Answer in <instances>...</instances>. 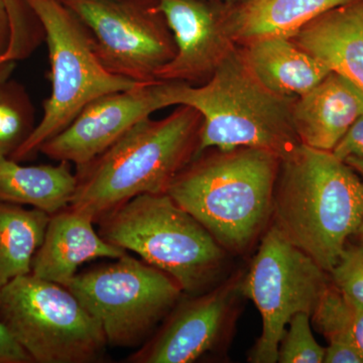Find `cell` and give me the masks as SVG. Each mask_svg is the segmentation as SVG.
I'll return each mask as SVG.
<instances>
[{"label":"cell","instance_id":"14","mask_svg":"<svg viewBox=\"0 0 363 363\" xmlns=\"http://www.w3.org/2000/svg\"><path fill=\"white\" fill-rule=\"evenodd\" d=\"M93 224L92 219L70 207L51 215L30 274L67 288L81 264L99 257L117 259L128 253L104 240Z\"/></svg>","mask_w":363,"mask_h":363},{"label":"cell","instance_id":"4","mask_svg":"<svg viewBox=\"0 0 363 363\" xmlns=\"http://www.w3.org/2000/svg\"><path fill=\"white\" fill-rule=\"evenodd\" d=\"M169 99L201 114L197 156L209 149L255 147L283 160L301 145L293 123L296 98L267 89L236 47L204 84L169 82Z\"/></svg>","mask_w":363,"mask_h":363},{"label":"cell","instance_id":"18","mask_svg":"<svg viewBox=\"0 0 363 363\" xmlns=\"http://www.w3.org/2000/svg\"><path fill=\"white\" fill-rule=\"evenodd\" d=\"M357 0H240L224 2V16L236 44L267 35L291 38L308 23Z\"/></svg>","mask_w":363,"mask_h":363},{"label":"cell","instance_id":"30","mask_svg":"<svg viewBox=\"0 0 363 363\" xmlns=\"http://www.w3.org/2000/svg\"><path fill=\"white\" fill-rule=\"evenodd\" d=\"M344 162L363 177V159L362 157H348Z\"/></svg>","mask_w":363,"mask_h":363},{"label":"cell","instance_id":"21","mask_svg":"<svg viewBox=\"0 0 363 363\" xmlns=\"http://www.w3.org/2000/svg\"><path fill=\"white\" fill-rule=\"evenodd\" d=\"M35 108L23 85L0 84V157H11L35 130Z\"/></svg>","mask_w":363,"mask_h":363},{"label":"cell","instance_id":"12","mask_svg":"<svg viewBox=\"0 0 363 363\" xmlns=\"http://www.w3.org/2000/svg\"><path fill=\"white\" fill-rule=\"evenodd\" d=\"M172 106L168 81L140 83L130 89L95 98L39 152L56 161L84 166L108 149L135 124Z\"/></svg>","mask_w":363,"mask_h":363},{"label":"cell","instance_id":"6","mask_svg":"<svg viewBox=\"0 0 363 363\" xmlns=\"http://www.w3.org/2000/svg\"><path fill=\"white\" fill-rule=\"evenodd\" d=\"M38 16L49 48L52 93L44 114L26 143L9 157L26 161L70 124L95 98L140 83L109 73L100 63L87 28L61 0H26Z\"/></svg>","mask_w":363,"mask_h":363},{"label":"cell","instance_id":"19","mask_svg":"<svg viewBox=\"0 0 363 363\" xmlns=\"http://www.w3.org/2000/svg\"><path fill=\"white\" fill-rule=\"evenodd\" d=\"M76 187L77 178L69 162L28 167L0 157V202L30 205L54 215L70 206Z\"/></svg>","mask_w":363,"mask_h":363},{"label":"cell","instance_id":"16","mask_svg":"<svg viewBox=\"0 0 363 363\" xmlns=\"http://www.w3.org/2000/svg\"><path fill=\"white\" fill-rule=\"evenodd\" d=\"M290 39L363 92V0L327 11Z\"/></svg>","mask_w":363,"mask_h":363},{"label":"cell","instance_id":"9","mask_svg":"<svg viewBox=\"0 0 363 363\" xmlns=\"http://www.w3.org/2000/svg\"><path fill=\"white\" fill-rule=\"evenodd\" d=\"M330 284L329 272L271 224L243 276V295L255 303L262 319V335L250 362H278L279 342L289 322L298 313L312 316Z\"/></svg>","mask_w":363,"mask_h":363},{"label":"cell","instance_id":"31","mask_svg":"<svg viewBox=\"0 0 363 363\" xmlns=\"http://www.w3.org/2000/svg\"><path fill=\"white\" fill-rule=\"evenodd\" d=\"M354 235L357 236L358 240H359V242L363 245V220L359 227H358L357 233H355Z\"/></svg>","mask_w":363,"mask_h":363},{"label":"cell","instance_id":"34","mask_svg":"<svg viewBox=\"0 0 363 363\" xmlns=\"http://www.w3.org/2000/svg\"><path fill=\"white\" fill-rule=\"evenodd\" d=\"M61 1H62V0H61Z\"/></svg>","mask_w":363,"mask_h":363},{"label":"cell","instance_id":"7","mask_svg":"<svg viewBox=\"0 0 363 363\" xmlns=\"http://www.w3.org/2000/svg\"><path fill=\"white\" fill-rule=\"evenodd\" d=\"M0 322L33 362H95L107 345L101 325L68 289L32 274L0 291Z\"/></svg>","mask_w":363,"mask_h":363},{"label":"cell","instance_id":"11","mask_svg":"<svg viewBox=\"0 0 363 363\" xmlns=\"http://www.w3.org/2000/svg\"><path fill=\"white\" fill-rule=\"evenodd\" d=\"M243 276L238 272L205 292L182 297L128 362L190 363L218 348L230 335L245 297Z\"/></svg>","mask_w":363,"mask_h":363},{"label":"cell","instance_id":"33","mask_svg":"<svg viewBox=\"0 0 363 363\" xmlns=\"http://www.w3.org/2000/svg\"><path fill=\"white\" fill-rule=\"evenodd\" d=\"M215 1H217V0H215Z\"/></svg>","mask_w":363,"mask_h":363},{"label":"cell","instance_id":"17","mask_svg":"<svg viewBox=\"0 0 363 363\" xmlns=\"http://www.w3.org/2000/svg\"><path fill=\"white\" fill-rule=\"evenodd\" d=\"M242 44L241 55L253 75L281 96H302L331 72L290 38L267 35Z\"/></svg>","mask_w":363,"mask_h":363},{"label":"cell","instance_id":"13","mask_svg":"<svg viewBox=\"0 0 363 363\" xmlns=\"http://www.w3.org/2000/svg\"><path fill=\"white\" fill-rule=\"evenodd\" d=\"M175 40L176 56L157 73V81L202 85L234 48L223 0H159Z\"/></svg>","mask_w":363,"mask_h":363},{"label":"cell","instance_id":"2","mask_svg":"<svg viewBox=\"0 0 363 363\" xmlns=\"http://www.w3.org/2000/svg\"><path fill=\"white\" fill-rule=\"evenodd\" d=\"M202 116L187 105L160 121L147 117L92 161L78 167L70 207L97 223L136 196L166 193L197 156Z\"/></svg>","mask_w":363,"mask_h":363},{"label":"cell","instance_id":"20","mask_svg":"<svg viewBox=\"0 0 363 363\" xmlns=\"http://www.w3.org/2000/svg\"><path fill=\"white\" fill-rule=\"evenodd\" d=\"M51 215L42 210L0 202V291L32 272Z\"/></svg>","mask_w":363,"mask_h":363},{"label":"cell","instance_id":"22","mask_svg":"<svg viewBox=\"0 0 363 363\" xmlns=\"http://www.w3.org/2000/svg\"><path fill=\"white\" fill-rule=\"evenodd\" d=\"M311 316L298 313L289 322V329L279 346L278 362L321 363L325 348L317 342L311 330Z\"/></svg>","mask_w":363,"mask_h":363},{"label":"cell","instance_id":"23","mask_svg":"<svg viewBox=\"0 0 363 363\" xmlns=\"http://www.w3.org/2000/svg\"><path fill=\"white\" fill-rule=\"evenodd\" d=\"M332 284L352 307L363 308V245L345 247L329 272Z\"/></svg>","mask_w":363,"mask_h":363},{"label":"cell","instance_id":"8","mask_svg":"<svg viewBox=\"0 0 363 363\" xmlns=\"http://www.w3.org/2000/svg\"><path fill=\"white\" fill-rule=\"evenodd\" d=\"M66 289L101 325L107 344L116 347L147 341L184 295L167 272L128 253L76 274Z\"/></svg>","mask_w":363,"mask_h":363},{"label":"cell","instance_id":"26","mask_svg":"<svg viewBox=\"0 0 363 363\" xmlns=\"http://www.w3.org/2000/svg\"><path fill=\"white\" fill-rule=\"evenodd\" d=\"M325 363H363V355L357 346L348 342H331L325 348Z\"/></svg>","mask_w":363,"mask_h":363},{"label":"cell","instance_id":"10","mask_svg":"<svg viewBox=\"0 0 363 363\" xmlns=\"http://www.w3.org/2000/svg\"><path fill=\"white\" fill-rule=\"evenodd\" d=\"M84 23L109 73L150 83L176 56L173 33L159 0H62Z\"/></svg>","mask_w":363,"mask_h":363},{"label":"cell","instance_id":"15","mask_svg":"<svg viewBox=\"0 0 363 363\" xmlns=\"http://www.w3.org/2000/svg\"><path fill=\"white\" fill-rule=\"evenodd\" d=\"M362 113V91L331 71L312 90L296 98L294 128L302 145L332 152Z\"/></svg>","mask_w":363,"mask_h":363},{"label":"cell","instance_id":"27","mask_svg":"<svg viewBox=\"0 0 363 363\" xmlns=\"http://www.w3.org/2000/svg\"><path fill=\"white\" fill-rule=\"evenodd\" d=\"M13 39V26L6 0H0V57L7 60Z\"/></svg>","mask_w":363,"mask_h":363},{"label":"cell","instance_id":"24","mask_svg":"<svg viewBox=\"0 0 363 363\" xmlns=\"http://www.w3.org/2000/svg\"><path fill=\"white\" fill-rule=\"evenodd\" d=\"M332 152L343 162L348 157L363 159V113L350 126Z\"/></svg>","mask_w":363,"mask_h":363},{"label":"cell","instance_id":"28","mask_svg":"<svg viewBox=\"0 0 363 363\" xmlns=\"http://www.w3.org/2000/svg\"><path fill=\"white\" fill-rule=\"evenodd\" d=\"M348 337L363 355V308L352 307L348 322Z\"/></svg>","mask_w":363,"mask_h":363},{"label":"cell","instance_id":"25","mask_svg":"<svg viewBox=\"0 0 363 363\" xmlns=\"http://www.w3.org/2000/svg\"><path fill=\"white\" fill-rule=\"evenodd\" d=\"M33 358L26 352L6 325L0 322V363H32Z\"/></svg>","mask_w":363,"mask_h":363},{"label":"cell","instance_id":"32","mask_svg":"<svg viewBox=\"0 0 363 363\" xmlns=\"http://www.w3.org/2000/svg\"><path fill=\"white\" fill-rule=\"evenodd\" d=\"M225 4H234V2L240 1V0H223Z\"/></svg>","mask_w":363,"mask_h":363},{"label":"cell","instance_id":"29","mask_svg":"<svg viewBox=\"0 0 363 363\" xmlns=\"http://www.w3.org/2000/svg\"><path fill=\"white\" fill-rule=\"evenodd\" d=\"M16 68V62L9 61L0 57V84L9 80Z\"/></svg>","mask_w":363,"mask_h":363},{"label":"cell","instance_id":"3","mask_svg":"<svg viewBox=\"0 0 363 363\" xmlns=\"http://www.w3.org/2000/svg\"><path fill=\"white\" fill-rule=\"evenodd\" d=\"M281 159L238 147L198 155L167 190L228 253L242 255L271 225Z\"/></svg>","mask_w":363,"mask_h":363},{"label":"cell","instance_id":"5","mask_svg":"<svg viewBox=\"0 0 363 363\" xmlns=\"http://www.w3.org/2000/svg\"><path fill=\"white\" fill-rule=\"evenodd\" d=\"M97 223L104 240L167 272L184 294L209 290L225 267L228 252L167 193L136 196Z\"/></svg>","mask_w":363,"mask_h":363},{"label":"cell","instance_id":"1","mask_svg":"<svg viewBox=\"0 0 363 363\" xmlns=\"http://www.w3.org/2000/svg\"><path fill=\"white\" fill-rule=\"evenodd\" d=\"M363 220V181L326 152L300 145L279 162L271 224L324 271Z\"/></svg>","mask_w":363,"mask_h":363}]
</instances>
